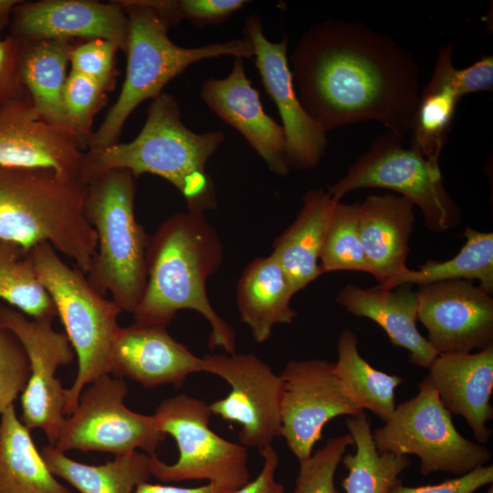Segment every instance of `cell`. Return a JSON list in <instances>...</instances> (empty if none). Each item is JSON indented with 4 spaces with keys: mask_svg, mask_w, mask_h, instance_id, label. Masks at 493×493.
Masks as SVG:
<instances>
[{
    "mask_svg": "<svg viewBox=\"0 0 493 493\" xmlns=\"http://www.w3.org/2000/svg\"><path fill=\"white\" fill-rule=\"evenodd\" d=\"M127 393L125 381L109 374L86 385L54 446L64 453L78 449L120 456L142 449L155 454L166 435L154 414H138L124 404Z\"/></svg>",
    "mask_w": 493,
    "mask_h": 493,
    "instance_id": "11",
    "label": "cell"
},
{
    "mask_svg": "<svg viewBox=\"0 0 493 493\" xmlns=\"http://www.w3.org/2000/svg\"><path fill=\"white\" fill-rule=\"evenodd\" d=\"M466 243L451 259L427 260L418 269L407 267L377 286L391 289L401 285H427L431 283L467 279L479 281V287L493 292V234L467 226L464 232Z\"/></svg>",
    "mask_w": 493,
    "mask_h": 493,
    "instance_id": "31",
    "label": "cell"
},
{
    "mask_svg": "<svg viewBox=\"0 0 493 493\" xmlns=\"http://www.w3.org/2000/svg\"><path fill=\"white\" fill-rule=\"evenodd\" d=\"M302 201V207L293 223L275 239L272 252L294 293L322 275L318 261L338 202L322 188L309 191Z\"/></svg>",
    "mask_w": 493,
    "mask_h": 493,
    "instance_id": "24",
    "label": "cell"
},
{
    "mask_svg": "<svg viewBox=\"0 0 493 493\" xmlns=\"http://www.w3.org/2000/svg\"><path fill=\"white\" fill-rule=\"evenodd\" d=\"M85 149L71 129L37 119L29 96L0 107L2 165L51 169L65 180L83 181Z\"/></svg>",
    "mask_w": 493,
    "mask_h": 493,
    "instance_id": "17",
    "label": "cell"
},
{
    "mask_svg": "<svg viewBox=\"0 0 493 493\" xmlns=\"http://www.w3.org/2000/svg\"><path fill=\"white\" fill-rule=\"evenodd\" d=\"M28 251L78 357L76 379L66 389L64 414L68 416L86 385L110 373V354L121 329L118 316L122 309L94 289L79 268L68 267L50 243H38Z\"/></svg>",
    "mask_w": 493,
    "mask_h": 493,
    "instance_id": "7",
    "label": "cell"
},
{
    "mask_svg": "<svg viewBox=\"0 0 493 493\" xmlns=\"http://www.w3.org/2000/svg\"><path fill=\"white\" fill-rule=\"evenodd\" d=\"M30 374L29 359L22 343L0 325V415L24 392Z\"/></svg>",
    "mask_w": 493,
    "mask_h": 493,
    "instance_id": "38",
    "label": "cell"
},
{
    "mask_svg": "<svg viewBox=\"0 0 493 493\" xmlns=\"http://www.w3.org/2000/svg\"><path fill=\"white\" fill-rule=\"evenodd\" d=\"M355 453L345 454L341 462L348 471L342 480L346 493H390L410 467L407 456L379 452L367 414L363 412L346 418Z\"/></svg>",
    "mask_w": 493,
    "mask_h": 493,
    "instance_id": "30",
    "label": "cell"
},
{
    "mask_svg": "<svg viewBox=\"0 0 493 493\" xmlns=\"http://www.w3.org/2000/svg\"><path fill=\"white\" fill-rule=\"evenodd\" d=\"M359 205H335L320 254L322 275L336 270L372 274L359 230Z\"/></svg>",
    "mask_w": 493,
    "mask_h": 493,
    "instance_id": "34",
    "label": "cell"
},
{
    "mask_svg": "<svg viewBox=\"0 0 493 493\" xmlns=\"http://www.w3.org/2000/svg\"><path fill=\"white\" fill-rule=\"evenodd\" d=\"M264 459L263 467L252 481L235 489L232 493H286L283 484L276 480L278 454L272 445L258 450Z\"/></svg>",
    "mask_w": 493,
    "mask_h": 493,
    "instance_id": "43",
    "label": "cell"
},
{
    "mask_svg": "<svg viewBox=\"0 0 493 493\" xmlns=\"http://www.w3.org/2000/svg\"><path fill=\"white\" fill-rule=\"evenodd\" d=\"M403 139L391 131L378 136L329 194L340 201L358 189H391L418 206L430 231L455 227L461 219L460 210L445 188L439 163L413 146L405 147Z\"/></svg>",
    "mask_w": 493,
    "mask_h": 493,
    "instance_id": "8",
    "label": "cell"
},
{
    "mask_svg": "<svg viewBox=\"0 0 493 493\" xmlns=\"http://www.w3.org/2000/svg\"><path fill=\"white\" fill-rule=\"evenodd\" d=\"M336 301L349 313L376 322L393 346L408 351L411 363L428 369L437 357L438 353L416 327L417 297L412 285L385 289L348 284L339 291Z\"/></svg>",
    "mask_w": 493,
    "mask_h": 493,
    "instance_id": "22",
    "label": "cell"
},
{
    "mask_svg": "<svg viewBox=\"0 0 493 493\" xmlns=\"http://www.w3.org/2000/svg\"><path fill=\"white\" fill-rule=\"evenodd\" d=\"M279 376L280 436L299 461L311 456L329 421L364 411L335 374L334 362L291 360Z\"/></svg>",
    "mask_w": 493,
    "mask_h": 493,
    "instance_id": "12",
    "label": "cell"
},
{
    "mask_svg": "<svg viewBox=\"0 0 493 493\" xmlns=\"http://www.w3.org/2000/svg\"><path fill=\"white\" fill-rule=\"evenodd\" d=\"M234 490L213 483L195 488H182L151 484L147 481L139 484L133 493H232Z\"/></svg>",
    "mask_w": 493,
    "mask_h": 493,
    "instance_id": "44",
    "label": "cell"
},
{
    "mask_svg": "<svg viewBox=\"0 0 493 493\" xmlns=\"http://www.w3.org/2000/svg\"><path fill=\"white\" fill-rule=\"evenodd\" d=\"M452 82L458 96L489 90L493 87V57L485 56L465 68H454Z\"/></svg>",
    "mask_w": 493,
    "mask_h": 493,
    "instance_id": "42",
    "label": "cell"
},
{
    "mask_svg": "<svg viewBox=\"0 0 493 493\" xmlns=\"http://www.w3.org/2000/svg\"><path fill=\"white\" fill-rule=\"evenodd\" d=\"M12 36L24 40L107 39L126 52L129 19L118 2L43 0L20 3L10 23Z\"/></svg>",
    "mask_w": 493,
    "mask_h": 493,
    "instance_id": "18",
    "label": "cell"
},
{
    "mask_svg": "<svg viewBox=\"0 0 493 493\" xmlns=\"http://www.w3.org/2000/svg\"><path fill=\"white\" fill-rule=\"evenodd\" d=\"M426 376L444 406L462 416L479 444H486L493 418V343L476 353L438 354Z\"/></svg>",
    "mask_w": 493,
    "mask_h": 493,
    "instance_id": "21",
    "label": "cell"
},
{
    "mask_svg": "<svg viewBox=\"0 0 493 493\" xmlns=\"http://www.w3.org/2000/svg\"><path fill=\"white\" fill-rule=\"evenodd\" d=\"M243 34L253 45L262 84L281 118L290 169L315 167L326 152L327 131L306 112L298 98L288 65V37L277 43L267 39L257 14L246 18Z\"/></svg>",
    "mask_w": 493,
    "mask_h": 493,
    "instance_id": "16",
    "label": "cell"
},
{
    "mask_svg": "<svg viewBox=\"0 0 493 493\" xmlns=\"http://www.w3.org/2000/svg\"><path fill=\"white\" fill-rule=\"evenodd\" d=\"M14 404L0 415V493H72L48 470Z\"/></svg>",
    "mask_w": 493,
    "mask_h": 493,
    "instance_id": "27",
    "label": "cell"
},
{
    "mask_svg": "<svg viewBox=\"0 0 493 493\" xmlns=\"http://www.w3.org/2000/svg\"><path fill=\"white\" fill-rule=\"evenodd\" d=\"M418 320L438 354L467 353L493 342V299L472 280L419 286Z\"/></svg>",
    "mask_w": 493,
    "mask_h": 493,
    "instance_id": "15",
    "label": "cell"
},
{
    "mask_svg": "<svg viewBox=\"0 0 493 493\" xmlns=\"http://www.w3.org/2000/svg\"><path fill=\"white\" fill-rule=\"evenodd\" d=\"M23 40L9 35L0 38V107L29 96L20 75Z\"/></svg>",
    "mask_w": 493,
    "mask_h": 493,
    "instance_id": "40",
    "label": "cell"
},
{
    "mask_svg": "<svg viewBox=\"0 0 493 493\" xmlns=\"http://www.w3.org/2000/svg\"><path fill=\"white\" fill-rule=\"evenodd\" d=\"M88 184L53 170L0 164V240L26 250L48 242L88 273L97 249L85 215Z\"/></svg>",
    "mask_w": 493,
    "mask_h": 493,
    "instance_id": "4",
    "label": "cell"
},
{
    "mask_svg": "<svg viewBox=\"0 0 493 493\" xmlns=\"http://www.w3.org/2000/svg\"><path fill=\"white\" fill-rule=\"evenodd\" d=\"M223 246L205 214L186 211L164 220L149 236L147 283L135 322L166 327L180 309H194L211 326L208 346L236 353L234 328L212 307L206 280L220 267Z\"/></svg>",
    "mask_w": 493,
    "mask_h": 493,
    "instance_id": "2",
    "label": "cell"
},
{
    "mask_svg": "<svg viewBox=\"0 0 493 493\" xmlns=\"http://www.w3.org/2000/svg\"><path fill=\"white\" fill-rule=\"evenodd\" d=\"M40 455L54 476L80 493H133L152 476L150 455L137 451L98 466L77 462L52 445L43 447Z\"/></svg>",
    "mask_w": 493,
    "mask_h": 493,
    "instance_id": "29",
    "label": "cell"
},
{
    "mask_svg": "<svg viewBox=\"0 0 493 493\" xmlns=\"http://www.w3.org/2000/svg\"><path fill=\"white\" fill-rule=\"evenodd\" d=\"M414 204L393 194H372L359 205V230L378 284L406 267L415 221Z\"/></svg>",
    "mask_w": 493,
    "mask_h": 493,
    "instance_id": "23",
    "label": "cell"
},
{
    "mask_svg": "<svg viewBox=\"0 0 493 493\" xmlns=\"http://www.w3.org/2000/svg\"><path fill=\"white\" fill-rule=\"evenodd\" d=\"M53 320H29L21 311L0 305V325L16 336L30 362V378L21 397L22 423L29 430L41 429L52 446L65 419L66 402V389L56 372L75 356L67 334L53 329Z\"/></svg>",
    "mask_w": 493,
    "mask_h": 493,
    "instance_id": "13",
    "label": "cell"
},
{
    "mask_svg": "<svg viewBox=\"0 0 493 493\" xmlns=\"http://www.w3.org/2000/svg\"><path fill=\"white\" fill-rule=\"evenodd\" d=\"M493 467L480 466L468 473L436 485L406 487L399 482L390 493H475L480 488L492 484Z\"/></svg>",
    "mask_w": 493,
    "mask_h": 493,
    "instance_id": "41",
    "label": "cell"
},
{
    "mask_svg": "<svg viewBox=\"0 0 493 493\" xmlns=\"http://www.w3.org/2000/svg\"><path fill=\"white\" fill-rule=\"evenodd\" d=\"M486 493H493V487L490 486V488L487 490Z\"/></svg>",
    "mask_w": 493,
    "mask_h": 493,
    "instance_id": "46",
    "label": "cell"
},
{
    "mask_svg": "<svg viewBox=\"0 0 493 493\" xmlns=\"http://www.w3.org/2000/svg\"><path fill=\"white\" fill-rule=\"evenodd\" d=\"M200 97L216 116L241 133L272 173H288L284 130L264 110L259 93L246 74L243 58H235L226 77L206 79Z\"/></svg>",
    "mask_w": 493,
    "mask_h": 493,
    "instance_id": "19",
    "label": "cell"
},
{
    "mask_svg": "<svg viewBox=\"0 0 493 493\" xmlns=\"http://www.w3.org/2000/svg\"><path fill=\"white\" fill-rule=\"evenodd\" d=\"M224 141L220 131L197 133L187 128L177 100L162 92L152 100L146 121L133 141L86 152L82 178L88 184L96 174L111 169L128 170L134 176L156 174L179 190L188 211L205 214L217 206L205 166Z\"/></svg>",
    "mask_w": 493,
    "mask_h": 493,
    "instance_id": "3",
    "label": "cell"
},
{
    "mask_svg": "<svg viewBox=\"0 0 493 493\" xmlns=\"http://www.w3.org/2000/svg\"><path fill=\"white\" fill-rule=\"evenodd\" d=\"M211 414L205 401L184 393L160 403L154 415L160 429L175 440L179 457L170 465L150 455L152 476L163 482L206 479L231 489L250 481L246 447L213 432Z\"/></svg>",
    "mask_w": 493,
    "mask_h": 493,
    "instance_id": "10",
    "label": "cell"
},
{
    "mask_svg": "<svg viewBox=\"0 0 493 493\" xmlns=\"http://www.w3.org/2000/svg\"><path fill=\"white\" fill-rule=\"evenodd\" d=\"M454 47L439 49L434 72L420 91L412 125V144L425 158L439 163L451 130L456 108L461 100L452 82Z\"/></svg>",
    "mask_w": 493,
    "mask_h": 493,
    "instance_id": "28",
    "label": "cell"
},
{
    "mask_svg": "<svg viewBox=\"0 0 493 493\" xmlns=\"http://www.w3.org/2000/svg\"><path fill=\"white\" fill-rule=\"evenodd\" d=\"M71 46L65 40H23L20 61L21 79L35 116L68 128L63 94Z\"/></svg>",
    "mask_w": 493,
    "mask_h": 493,
    "instance_id": "26",
    "label": "cell"
},
{
    "mask_svg": "<svg viewBox=\"0 0 493 493\" xmlns=\"http://www.w3.org/2000/svg\"><path fill=\"white\" fill-rule=\"evenodd\" d=\"M0 299L33 319L58 316L37 277L29 251L5 240H0Z\"/></svg>",
    "mask_w": 493,
    "mask_h": 493,
    "instance_id": "33",
    "label": "cell"
},
{
    "mask_svg": "<svg viewBox=\"0 0 493 493\" xmlns=\"http://www.w3.org/2000/svg\"><path fill=\"white\" fill-rule=\"evenodd\" d=\"M117 2L129 19L126 78L118 100L90 135L89 149L116 143L132 110L143 100L159 96L163 87L190 65L221 56L254 57L253 45L246 37L198 47L177 46L168 37V23L145 0Z\"/></svg>",
    "mask_w": 493,
    "mask_h": 493,
    "instance_id": "5",
    "label": "cell"
},
{
    "mask_svg": "<svg viewBox=\"0 0 493 493\" xmlns=\"http://www.w3.org/2000/svg\"><path fill=\"white\" fill-rule=\"evenodd\" d=\"M354 446L350 433L330 437L325 446L300 460L293 493H341L334 477L347 448Z\"/></svg>",
    "mask_w": 493,
    "mask_h": 493,
    "instance_id": "36",
    "label": "cell"
},
{
    "mask_svg": "<svg viewBox=\"0 0 493 493\" xmlns=\"http://www.w3.org/2000/svg\"><path fill=\"white\" fill-rule=\"evenodd\" d=\"M338 360L334 372L362 410H369L383 422L393 414L395 390L403 383L397 375L372 367L358 350L356 335L343 330L337 343Z\"/></svg>",
    "mask_w": 493,
    "mask_h": 493,
    "instance_id": "32",
    "label": "cell"
},
{
    "mask_svg": "<svg viewBox=\"0 0 493 493\" xmlns=\"http://www.w3.org/2000/svg\"><path fill=\"white\" fill-rule=\"evenodd\" d=\"M110 373L147 388L181 387L186 378L203 372V359L174 340L166 327L135 322L121 328L110 351Z\"/></svg>",
    "mask_w": 493,
    "mask_h": 493,
    "instance_id": "20",
    "label": "cell"
},
{
    "mask_svg": "<svg viewBox=\"0 0 493 493\" xmlns=\"http://www.w3.org/2000/svg\"><path fill=\"white\" fill-rule=\"evenodd\" d=\"M134 177L124 169L101 172L88 182L85 200L86 217L97 235L87 279L100 295L110 292L112 300L130 313L145 290L149 241L135 217Z\"/></svg>",
    "mask_w": 493,
    "mask_h": 493,
    "instance_id": "6",
    "label": "cell"
},
{
    "mask_svg": "<svg viewBox=\"0 0 493 493\" xmlns=\"http://www.w3.org/2000/svg\"><path fill=\"white\" fill-rule=\"evenodd\" d=\"M204 372L219 376L230 392L209 408L223 420L240 425L239 442L258 450L272 445L281 434V379L254 354H206Z\"/></svg>",
    "mask_w": 493,
    "mask_h": 493,
    "instance_id": "14",
    "label": "cell"
},
{
    "mask_svg": "<svg viewBox=\"0 0 493 493\" xmlns=\"http://www.w3.org/2000/svg\"><path fill=\"white\" fill-rule=\"evenodd\" d=\"M372 437L379 452L417 456L423 476L444 471L460 477L490 459L486 446L457 431L427 377L418 384V393L396 405Z\"/></svg>",
    "mask_w": 493,
    "mask_h": 493,
    "instance_id": "9",
    "label": "cell"
},
{
    "mask_svg": "<svg viewBox=\"0 0 493 493\" xmlns=\"http://www.w3.org/2000/svg\"><path fill=\"white\" fill-rule=\"evenodd\" d=\"M294 291L282 267L271 254L252 260L237 284L236 305L241 321L257 343L267 341L277 324H289L297 316L290 300Z\"/></svg>",
    "mask_w": 493,
    "mask_h": 493,
    "instance_id": "25",
    "label": "cell"
},
{
    "mask_svg": "<svg viewBox=\"0 0 493 493\" xmlns=\"http://www.w3.org/2000/svg\"><path fill=\"white\" fill-rule=\"evenodd\" d=\"M19 0H0V38L5 27L10 25L14 8Z\"/></svg>",
    "mask_w": 493,
    "mask_h": 493,
    "instance_id": "45",
    "label": "cell"
},
{
    "mask_svg": "<svg viewBox=\"0 0 493 493\" xmlns=\"http://www.w3.org/2000/svg\"><path fill=\"white\" fill-rule=\"evenodd\" d=\"M119 45L107 39H91L69 49L72 68L101 85L107 91L115 85V54Z\"/></svg>",
    "mask_w": 493,
    "mask_h": 493,
    "instance_id": "39",
    "label": "cell"
},
{
    "mask_svg": "<svg viewBox=\"0 0 493 493\" xmlns=\"http://www.w3.org/2000/svg\"><path fill=\"white\" fill-rule=\"evenodd\" d=\"M291 73L306 112L325 131L376 121L404 138L419 96L414 57L359 22L328 19L299 38Z\"/></svg>",
    "mask_w": 493,
    "mask_h": 493,
    "instance_id": "1",
    "label": "cell"
},
{
    "mask_svg": "<svg viewBox=\"0 0 493 493\" xmlns=\"http://www.w3.org/2000/svg\"><path fill=\"white\" fill-rule=\"evenodd\" d=\"M168 23L175 26L187 19L202 27L216 25L229 18L248 3L246 0H145Z\"/></svg>",
    "mask_w": 493,
    "mask_h": 493,
    "instance_id": "37",
    "label": "cell"
},
{
    "mask_svg": "<svg viewBox=\"0 0 493 493\" xmlns=\"http://www.w3.org/2000/svg\"><path fill=\"white\" fill-rule=\"evenodd\" d=\"M107 90L96 80L71 70L67 78L63 102L68 127L87 147L93 118L107 100Z\"/></svg>",
    "mask_w": 493,
    "mask_h": 493,
    "instance_id": "35",
    "label": "cell"
}]
</instances>
